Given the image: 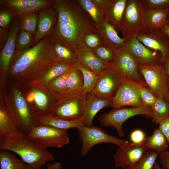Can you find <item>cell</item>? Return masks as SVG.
I'll list each match as a JSON object with an SVG mask.
<instances>
[{"instance_id": "cell-45", "label": "cell", "mask_w": 169, "mask_h": 169, "mask_svg": "<svg viewBox=\"0 0 169 169\" xmlns=\"http://www.w3.org/2000/svg\"><path fill=\"white\" fill-rule=\"evenodd\" d=\"M146 137L144 132L140 129H135L131 133L130 139L131 143L140 144L145 143Z\"/></svg>"}, {"instance_id": "cell-22", "label": "cell", "mask_w": 169, "mask_h": 169, "mask_svg": "<svg viewBox=\"0 0 169 169\" xmlns=\"http://www.w3.org/2000/svg\"><path fill=\"white\" fill-rule=\"evenodd\" d=\"M37 30L33 45L46 36H50L57 22V14L54 5L38 13Z\"/></svg>"}, {"instance_id": "cell-3", "label": "cell", "mask_w": 169, "mask_h": 169, "mask_svg": "<svg viewBox=\"0 0 169 169\" xmlns=\"http://www.w3.org/2000/svg\"><path fill=\"white\" fill-rule=\"evenodd\" d=\"M0 150L16 154L29 169H41L46 163L54 159L52 152L38 146L22 133L13 134L0 141Z\"/></svg>"}, {"instance_id": "cell-34", "label": "cell", "mask_w": 169, "mask_h": 169, "mask_svg": "<svg viewBox=\"0 0 169 169\" xmlns=\"http://www.w3.org/2000/svg\"><path fill=\"white\" fill-rule=\"evenodd\" d=\"M145 143L149 150H154L160 153L166 151L168 143L165 136L158 128L155 129L151 135L146 137Z\"/></svg>"}, {"instance_id": "cell-8", "label": "cell", "mask_w": 169, "mask_h": 169, "mask_svg": "<svg viewBox=\"0 0 169 169\" xmlns=\"http://www.w3.org/2000/svg\"><path fill=\"white\" fill-rule=\"evenodd\" d=\"M139 115H145L147 118H151L150 107L141 106L113 109L101 115L98 120L101 125L115 128L118 136L121 137L124 135L123 128L124 123L129 118Z\"/></svg>"}, {"instance_id": "cell-53", "label": "cell", "mask_w": 169, "mask_h": 169, "mask_svg": "<svg viewBox=\"0 0 169 169\" xmlns=\"http://www.w3.org/2000/svg\"><path fill=\"white\" fill-rule=\"evenodd\" d=\"M167 19H169V12L168 13V15H167Z\"/></svg>"}, {"instance_id": "cell-12", "label": "cell", "mask_w": 169, "mask_h": 169, "mask_svg": "<svg viewBox=\"0 0 169 169\" xmlns=\"http://www.w3.org/2000/svg\"><path fill=\"white\" fill-rule=\"evenodd\" d=\"M124 39L123 47L140 65L161 64L160 53L145 46L137 39L135 35Z\"/></svg>"}, {"instance_id": "cell-15", "label": "cell", "mask_w": 169, "mask_h": 169, "mask_svg": "<svg viewBox=\"0 0 169 169\" xmlns=\"http://www.w3.org/2000/svg\"><path fill=\"white\" fill-rule=\"evenodd\" d=\"M135 36L145 46L160 53L161 65H163L169 59V38L160 29L147 30Z\"/></svg>"}, {"instance_id": "cell-43", "label": "cell", "mask_w": 169, "mask_h": 169, "mask_svg": "<svg viewBox=\"0 0 169 169\" xmlns=\"http://www.w3.org/2000/svg\"><path fill=\"white\" fill-rule=\"evenodd\" d=\"M145 9H164L169 8V0H141Z\"/></svg>"}, {"instance_id": "cell-46", "label": "cell", "mask_w": 169, "mask_h": 169, "mask_svg": "<svg viewBox=\"0 0 169 169\" xmlns=\"http://www.w3.org/2000/svg\"><path fill=\"white\" fill-rule=\"evenodd\" d=\"M158 125V129L165 136L169 143V115L162 120Z\"/></svg>"}, {"instance_id": "cell-20", "label": "cell", "mask_w": 169, "mask_h": 169, "mask_svg": "<svg viewBox=\"0 0 169 169\" xmlns=\"http://www.w3.org/2000/svg\"><path fill=\"white\" fill-rule=\"evenodd\" d=\"M73 51L77 61L98 75L112 66V64L104 62L98 58L84 43L77 47Z\"/></svg>"}, {"instance_id": "cell-50", "label": "cell", "mask_w": 169, "mask_h": 169, "mask_svg": "<svg viewBox=\"0 0 169 169\" xmlns=\"http://www.w3.org/2000/svg\"><path fill=\"white\" fill-rule=\"evenodd\" d=\"M62 167L61 163L56 162L53 163H49L45 169H61Z\"/></svg>"}, {"instance_id": "cell-51", "label": "cell", "mask_w": 169, "mask_h": 169, "mask_svg": "<svg viewBox=\"0 0 169 169\" xmlns=\"http://www.w3.org/2000/svg\"><path fill=\"white\" fill-rule=\"evenodd\" d=\"M163 65L165 72L168 76L169 82V59L166 61Z\"/></svg>"}, {"instance_id": "cell-2", "label": "cell", "mask_w": 169, "mask_h": 169, "mask_svg": "<svg viewBox=\"0 0 169 169\" xmlns=\"http://www.w3.org/2000/svg\"><path fill=\"white\" fill-rule=\"evenodd\" d=\"M53 40L49 36L43 38L19 57L12 60L7 79L20 86L37 79L55 62L50 51Z\"/></svg>"}, {"instance_id": "cell-39", "label": "cell", "mask_w": 169, "mask_h": 169, "mask_svg": "<svg viewBox=\"0 0 169 169\" xmlns=\"http://www.w3.org/2000/svg\"><path fill=\"white\" fill-rule=\"evenodd\" d=\"M159 153L156 151H147L130 169H153Z\"/></svg>"}, {"instance_id": "cell-37", "label": "cell", "mask_w": 169, "mask_h": 169, "mask_svg": "<svg viewBox=\"0 0 169 169\" xmlns=\"http://www.w3.org/2000/svg\"><path fill=\"white\" fill-rule=\"evenodd\" d=\"M89 16L96 27L101 24L105 20L103 11L92 0H77Z\"/></svg>"}, {"instance_id": "cell-42", "label": "cell", "mask_w": 169, "mask_h": 169, "mask_svg": "<svg viewBox=\"0 0 169 169\" xmlns=\"http://www.w3.org/2000/svg\"><path fill=\"white\" fill-rule=\"evenodd\" d=\"M91 50L98 58L104 62L112 64L114 61L115 52L103 45Z\"/></svg>"}, {"instance_id": "cell-11", "label": "cell", "mask_w": 169, "mask_h": 169, "mask_svg": "<svg viewBox=\"0 0 169 169\" xmlns=\"http://www.w3.org/2000/svg\"><path fill=\"white\" fill-rule=\"evenodd\" d=\"M26 85L35 93L33 102L28 105L37 115L50 114L64 96L58 95L45 86Z\"/></svg>"}, {"instance_id": "cell-44", "label": "cell", "mask_w": 169, "mask_h": 169, "mask_svg": "<svg viewBox=\"0 0 169 169\" xmlns=\"http://www.w3.org/2000/svg\"><path fill=\"white\" fill-rule=\"evenodd\" d=\"M84 43L90 50L103 45L101 38L97 33H90L85 35Z\"/></svg>"}, {"instance_id": "cell-49", "label": "cell", "mask_w": 169, "mask_h": 169, "mask_svg": "<svg viewBox=\"0 0 169 169\" xmlns=\"http://www.w3.org/2000/svg\"><path fill=\"white\" fill-rule=\"evenodd\" d=\"M160 29L163 33L169 38V19H167Z\"/></svg>"}, {"instance_id": "cell-31", "label": "cell", "mask_w": 169, "mask_h": 169, "mask_svg": "<svg viewBox=\"0 0 169 169\" xmlns=\"http://www.w3.org/2000/svg\"><path fill=\"white\" fill-rule=\"evenodd\" d=\"M35 38V35L33 34L20 30L17 36L15 53L12 59L19 57L33 46Z\"/></svg>"}, {"instance_id": "cell-5", "label": "cell", "mask_w": 169, "mask_h": 169, "mask_svg": "<svg viewBox=\"0 0 169 169\" xmlns=\"http://www.w3.org/2000/svg\"><path fill=\"white\" fill-rule=\"evenodd\" d=\"M144 11L141 0H127L118 31L122 33L123 38L147 30L144 20Z\"/></svg>"}, {"instance_id": "cell-23", "label": "cell", "mask_w": 169, "mask_h": 169, "mask_svg": "<svg viewBox=\"0 0 169 169\" xmlns=\"http://www.w3.org/2000/svg\"><path fill=\"white\" fill-rule=\"evenodd\" d=\"M111 100L100 99L92 91L86 93L83 115L81 118L83 125L90 127L96 114L103 109L110 107Z\"/></svg>"}, {"instance_id": "cell-4", "label": "cell", "mask_w": 169, "mask_h": 169, "mask_svg": "<svg viewBox=\"0 0 169 169\" xmlns=\"http://www.w3.org/2000/svg\"><path fill=\"white\" fill-rule=\"evenodd\" d=\"M11 99L5 93L1 97V103L5 107L14 123L22 133L27 135L36 125V115L31 110L20 88L13 84Z\"/></svg>"}, {"instance_id": "cell-19", "label": "cell", "mask_w": 169, "mask_h": 169, "mask_svg": "<svg viewBox=\"0 0 169 169\" xmlns=\"http://www.w3.org/2000/svg\"><path fill=\"white\" fill-rule=\"evenodd\" d=\"M126 106H145L137 93L123 78L115 96L111 100L110 107L115 109Z\"/></svg>"}, {"instance_id": "cell-10", "label": "cell", "mask_w": 169, "mask_h": 169, "mask_svg": "<svg viewBox=\"0 0 169 169\" xmlns=\"http://www.w3.org/2000/svg\"><path fill=\"white\" fill-rule=\"evenodd\" d=\"M86 93L84 91L65 95L50 114L68 120L80 119L82 117Z\"/></svg>"}, {"instance_id": "cell-7", "label": "cell", "mask_w": 169, "mask_h": 169, "mask_svg": "<svg viewBox=\"0 0 169 169\" xmlns=\"http://www.w3.org/2000/svg\"><path fill=\"white\" fill-rule=\"evenodd\" d=\"M139 69L154 96L169 103V79L164 65H140Z\"/></svg>"}, {"instance_id": "cell-14", "label": "cell", "mask_w": 169, "mask_h": 169, "mask_svg": "<svg viewBox=\"0 0 169 169\" xmlns=\"http://www.w3.org/2000/svg\"><path fill=\"white\" fill-rule=\"evenodd\" d=\"M123 77L112 66L104 70L99 75L92 92L98 97L112 100L115 96Z\"/></svg>"}, {"instance_id": "cell-17", "label": "cell", "mask_w": 169, "mask_h": 169, "mask_svg": "<svg viewBox=\"0 0 169 169\" xmlns=\"http://www.w3.org/2000/svg\"><path fill=\"white\" fill-rule=\"evenodd\" d=\"M19 31L18 22L17 17L12 23L8 39L0 50V76L4 80H7L8 78L11 62L15 53L16 39Z\"/></svg>"}, {"instance_id": "cell-25", "label": "cell", "mask_w": 169, "mask_h": 169, "mask_svg": "<svg viewBox=\"0 0 169 169\" xmlns=\"http://www.w3.org/2000/svg\"><path fill=\"white\" fill-rule=\"evenodd\" d=\"M74 67V64L63 62H55L39 78L26 84L36 86H46L54 79L69 71Z\"/></svg>"}, {"instance_id": "cell-52", "label": "cell", "mask_w": 169, "mask_h": 169, "mask_svg": "<svg viewBox=\"0 0 169 169\" xmlns=\"http://www.w3.org/2000/svg\"><path fill=\"white\" fill-rule=\"evenodd\" d=\"M153 169H164L160 167L158 162L156 161L155 163Z\"/></svg>"}, {"instance_id": "cell-35", "label": "cell", "mask_w": 169, "mask_h": 169, "mask_svg": "<svg viewBox=\"0 0 169 169\" xmlns=\"http://www.w3.org/2000/svg\"><path fill=\"white\" fill-rule=\"evenodd\" d=\"M152 122L159 124L169 115V103L160 98L156 99L150 107Z\"/></svg>"}, {"instance_id": "cell-27", "label": "cell", "mask_w": 169, "mask_h": 169, "mask_svg": "<svg viewBox=\"0 0 169 169\" xmlns=\"http://www.w3.org/2000/svg\"><path fill=\"white\" fill-rule=\"evenodd\" d=\"M169 11V8L164 9H145L144 20L147 30L161 29L167 20Z\"/></svg>"}, {"instance_id": "cell-18", "label": "cell", "mask_w": 169, "mask_h": 169, "mask_svg": "<svg viewBox=\"0 0 169 169\" xmlns=\"http://www.w3.org/2000/svg\"><path fill=\"white\" fill-rule=\"evenodd\" d=\"M127 0H93L103 11L105 20L118 32L120 24Z\"/></svg>"}, {"instance_id": "cell-9", "label": "cell", "mask_w": 169, "mask_h": 169, "mask_svg": "<svg viewBox=\"0 0 169 169\" xmlns=\"http://www.w3.org/2000/svg\"><path fill=\"white\" fill-rule=\"evenodd\" d=\"M77 129L82 143L81 154L83 156L86 155L93 146L100 143H110L120 147L130 142L126 140L110 135L98 127L81 125Z\"/></svg>"}, {"instance_id": "cell-36", "label": "cell", "mask_w": 169, "mask_h": 169, "mask_svg": "<svg viewBox=\"0 0 169 169\" xmlns=\"http://www.w3.org/2000/svg\"><path fill=\"white\" fill-rule=\"evenodd\" d=\"M17 17L20 30L26 31L35 35L37 28L38 13H25Z\"/></svg>"}, {"instance_id": "cell-40", "label": "cell", "mask_w": 169, "mask_h": 169, "mask_svg": "<svg viewBox=\"0 0 169 169\" xmlns=\"http://www.w3.org/2000/svg\"><path fill=\"white\" fill-rule=\"evenodd\" d=\"M69 71L66 72L55 78L45 86L61 96H65L66 95L65 90L69 77Z\"/></svg>"}, {"instance_id": "cell-16", "label": "cell", "mask_w": 169, "mask_h": 169, "mask_svg": "<svg viewBox=\"0 0 169 169\" xmlns=\"http://www.w3.org/2000/svg\"><path fill=\"white\" fill-rule=\"evenodd\" d=\"M148 150L145 143L136 144L129 142L119 147L113 156L115 166L123 169H130Z\"/></svg>"}, {"instance_id": "cell-1", "label": "cell", "mask_w": 169, "mask_h": 169, "mask_svg": "<svg viewBox=\"0 0 169 169\" xmlns=\"http://www.w3.org/2000/svg\"><path fill=\"white\" fill-rule=\"evenodd\" d=\"M57 14L50 37L73 50L84 44L85 35L97 33L96 26L77 0H54Z\"/></svg>"}, {"instance_id": "cell-26", "label": "cell", "mask_w": 169, "mask_h": 169, "mask_svg": "<svg viewBox=\"0 0 169 169\" xmlns=\"http://www.w3.org/2000/svg\"><path fill=\"white\" fill-rule=\"evenodd\" d=\"M35 120L36 125H45L67 131L72 128H78L82 125L81 119L75 120H68L55 117L50 114L36 115Z\"/></svg>"}, {"instance_id": "cell-21", "label": "cell", "mask_w": 169, "mask_h": 169, "mask_svg": "<svg viewBox=\"0 0 169 169\" xmlns=\"http://www.w3.org/2000/svg\"><path fill=\"white\" fill-rule=\"evenodd\" d=\"M54 0H0V5L11 9L16 16L29 12L38 13L54 5Z\"/></svg>"}, {"instance_id": "cell-29", "label": "cell", "mask_w": 169, "mask_h": 169, "mask_svg": "<svg viewBox=\"0 0 169 169\" xmlns=\"http://www.w3.org/2000/svg\"><path fill=\"white\" fill-rule=\"evenodd\" d=\"M21 133L17 128L5 106L0 105V141L15 134Z\"/></svg>"}, {"instance_id": "cell-28", "label": "cell", "mask_w": 169, "mask_h": 169, "mask_svg": "<svg viewBox=\"0 0 169 169\" xmlns=\"http://www.w3.org/2000/svg\"><path fill=\"white\" fill-rule=\"evenodd\" d=\"M50 56L54 62L74 64L77 61L73 50L57 42H53L50 50Z\"/></svg>"}, {"instance_id": "cell-38", "label": "cell", "mask_w": 169, "mask_h": 169, "mask_svg": "<svg viewBox=\"0 0 169 169\" xmlns=\"http://www.w3.org/2000/svg\"><path fill=\"white\" fill-rule=\"evenodd\" d=\"M74 65L82 74L84 91L85 93L92 91L97 83L99 75L87 69L78 61L74 64Z\"/></svg>"}, {"instance_id": "cell-33", "label": "cell", "mask_w": 169, "mask_h": 169, "mask_svg": "<svg viewBox=\"0 0 169 169\" xmlns=\"http://www.w3.org/2000/svg\"><path fill=\"white\" fill-rule=\"evenodd\" d=\"M123 78L137 93L144 106L150 107L155 101L156 97L153 94L148 87L136 80Z\"/></svg>"}, {"instance_id": "cell-48", "label": "cell", "mask_w": 169, "mask_h": 169, "mask_svg": "<svg viewBox=\"0 0 169 169\" xmlns=\"http://www.w3.org/2000/svg\"><path fill=\"white\" fill-rule=\"evenodd\" d=\"M10 29H3L0 28V49L3 47L9 37Z\"/></svg>"}, {"instance_id": "cell-6", "label": "cell", "mask_w": 169, "mask_h": 169, "mask_svg": "<svg viewBox=\"0 0 169 169\" xmlns=\"http://www.w3.org/2000/svg\"><path fill=\"white\" fill-rule=\"evenodd\" d=\"M26 136L37 146L46 149L61 148L70 142L67 131L48 125H36Z\"/></svg>"}, {"instance_id": "cell-24", "label": "cell", "mask_w": 169, "mask_h": 169, "mask_svg": "<svg viewBox=\"0 0 169 169\" xmlns=\"http://www.w3.org/2000/svg\"><path fill=\"white\" fill-rule=\"evenodd\" d=\"M96 28L97 33L103 45L115 52L123 47L124 39L118 35L115 28L108 22L104 20Z\"/></svg>"}, {"instance_id": "cell-30", "label": "cell", "mask_w": 169, "mask_h": 169, "mask_svg": "<svg viewBox=\"0 0 169 169\" xmlns=\"http://www.w3.org/2000/svg\"><path fill=\"white\" fill-rule=\"evenodd\" d=\"M84 80L81 72L75 67L69 71L65 95L76 94L83 91Z\"/></svg>"}, {"instance_id": "cell-41", "label": "cell", "mask_w": 169, "mask_h": 169, "mask_svg": "<svg viewBox=\"0 0 169 169\" xmlns=\"http://www.w3.org/2000/svg\"><path fill=\"white\" fill-rule=\"evenodd\" d=\"M17 17L14 12L8 7H0V28L10 29L13 21Z\"/></svg>"}, {"instance_id": "cell-32", "label": "cell", "mask_w": 169, "mask_h": 169, "mask_svg": "<svg viewBox=\"0 0 169 169\" xmlns=\"http://www.w3.org/2000/svg\"><path fill=\"white\" fill-rule=\"evenodd\" d=\"M10 151L0 150L1 169H29L27 165L18 159Z\"/></svg>"}, {"instance_id": "cell-47", "label": "cell", "mask_w": 169, "mask_h": 169, "mask_svg": "<svg viewBox=\"0 0 169 169\" xmlns=\"http://www.w3.org/2000/svg\"><path fill=\"white\" fill-rule=\"evenodd\" d=\"M159 157L161 167L164 169H169V151L160 152Z\"/></svg>"}, {"instance_id": "cell-13", "label": "cell", "mask_w": 169, "mask_h": 169, "mask_svg": "<svg viewBox=\"0 0 169 169\" xmlns=\"http://www.w3.org/2000/svg\"><path fill=\"white\" fill-rule=\"evenodd\" d=\"M115 53L112 66L123 78L136 80L147 86L140 72L139 64L125 48L122 47Z\"/></svg>"}]
</instances>
